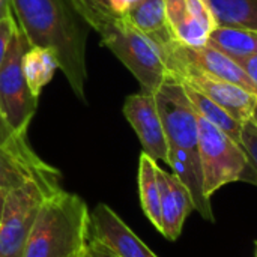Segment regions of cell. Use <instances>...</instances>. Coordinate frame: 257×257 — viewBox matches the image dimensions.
<instances>
[{
	"label": "cell",
	"mask_w": 257,
	"mask_h": 257,
	"mask_svg": "<svg viewBox=\"0 0 257 257\" xmlns=\"http://www.w3.org/2000/svg\"><path fill=\"white\" fill-rule=\"evenodd\" d=\"M164 3L176 41L187 45H206L217 21L205 0H164Z\"/></svg>",
	"instance_id": "cell-12"
},
{
	"label": "cell",
	"mask_w": 257,
	"mask_h": 257,
	"mask_svg": "<svg viewBox=\"0 0 257 257\" xmlns=\"http://www.w3.org/2000/svg\"><path fill=\"white\" fill-rule=\"evenodd\" d=\"M12 11L11 0H0V21Z\"/></svg>",
	"instance_id": "cell-28"
},
{
	"label": "cell",
	"mask_w": 257,
	"mask_h": 257,
	"mask_svg": "<svg viewBox=\"0 0 257 257\" xmlns=\"http://www.w3.org/2000/svg\"><path fill=\"white\" fill-rule=\"evenodd\" d=\"M199 155L203 193L208 199L224 185L241 181L248 166L244 148L202 116H199Z\"/></svg>",
	"instance_id": "cell-7"
},
{
	"label": "cell",
	"mask_w": 257,
	"mask_h": 257,
	"mask_svg": "<svg viewBox=\"0 0 257 257\" xmlns=\"http://www.w3.org/2000/svg\"><path fill=\"white\" fill-rule=\"evenodd\" d=\"M154 96L167 139V164L188 190L194 211L214 223L211 199L203 193V173L199 155V114L184 84L172 75L163 81Z\"/></svg>",
	"instance_id": "cell-2"
},
{
	"label": "cell",
	"mask_w": 257,
	"mask_h": 257,
	"mask_svg": "<svg viewBox=\"0 0 257 257\" xmlns=\"http://www.w3.org/2000/svg\"><path fill=\"white\" fill-rule=\"evenodd\" d=\"M18 27V23L15 20L14 12L11 11L2 21H0V66L9 51L12 38L15 35V30Z\"/></svg>",
	"instance_id": "cell-23"
},
{
	"label": "cell",
	"mask_w": 257,
	"mask_h": 257,
	"mask_svg": "<svg viewBox=\"0 0 257 257\" xmlns=\"http://www.w3.org/2000/svg\"><path fill=\"white\" fill-rule=\"evenodd\" d=\"M59 178V172L38 176L8 193L0 223V257H23L41 206L60 190Z\"/></svg>",
	"instance_id": "cell-5"
},
{
	"label": "cell",
	"mask_w": 257,
	"mask_h": 257,
	"mask_svg": "<svg viewBox=\"0 0 257 257\" xmlns=\"http://www.w3.org/2000/svg\"><path fill=\"white\" fill-rule=\"evenodd\" d=\"M89 239L87 203L60 188L41 206L23 257H84Z\"/></svg>",
	"instance_id": "cell-4"
},
{
	"label": "cell",
	"mask_w": 257,
	"mask_h": 257,
	"mask_svg": "<svg viewBox=\"0 0 257 257\" xmlns=\"http://www.w3.org/2000/svg\"><path fill=\"white\" fill-rule=\"evenodd\" d=\"M184 87H185V92H187L194 110L197 111V114L202 116L203 119H206L208 122H211L212 125H215L217 128H220L230 139H233L235 142H238L241 145V131H242L244 123L238 122L224 108H221L218 104L211 101L208 96H205L199 90H196L187 84H184Z\"/></svg>",
	"instance_id": "cell-20"
},
{
	"label": "cell",
	"mask_w": 257,
	"mask_h": 257,
	"mask_svg": "<svg viewBox=\"0 0 257 257\" xmlns=\"http://www.w3.org/2000/svg\"><path fill=\"white\" fill-rule=\"evenodd\" d=\"M123 116L136 131L143 152L155 161L167 163L169 146L154 93L140 90L125 99Z\"/></svg>",
	"instance_id": "cell-10"
},
{
	"label": "cell",
	"mask_w": 257,
	"mask_h": 257,
	"mask_svg": "<svg viewBox=\"0 0 257 257\" xmlns=\"http://www.w3.org/2000/svg\"><path fill=\"white\" fill-rule=\"evenodd\" d=\"M251 119H253V120L257 123V104H256V107H254V110H253V116H251Z\"/></svg>",
	"instance_id": "cell-29"
},
{
	"label": "cell",
	"mask_w": 257,
	"mask_h": 257,
	"mask_svg": "<svg viewBox=\"0 0 257 257\" xmlns=\"http://www.w3.org/2000/svg\"><path fill=\"white\" fill-rule=\"evenodd\" d=\"M59 69L56 54L44 47H29L23 56V72L33 96L39 98L42 89Z\"/></svg>",
	"instance_id": "cell-16"
},
{
	"label": "cell",
	"mask_w": 257,
	"mask_h": 257,
	"mask_svg": "<svg viewBox=\"0 0 257 257\" xmlns=\"http://www.w3.org/2000/svg\"><path fill=\"white\" fill-rule=\"evenodd\" d=\"M56 172L38 155H24L0 143V187L11 191L29 179Z\"/></svg>",
	"instance_id": "cell-14"
},
{
	"label": "cell",
	"mask_w": 257,
	"mask_h": 257,
	"mask_svg": "<svg viewBox=\"0 0 257 257\" xmlns=\"http://www.w3.org/2000/svg\"><path fill=\"white\" fill-rule=\"evenodd\" d=\"M0 143L9 149H14V151L21 152L24 155H36L32 151V148L29 146L27 139H20L18 136H15L14 131L5 122V119L2 117V114H0Z\"/></svg>",
	"instance_id": "cell-22"
},
{
	"label": "cell",
	"mask_w": 257,
	"mask_h": 257,
	"mask_svg": "<svg viewBox=\"0 0 257 257\" xmlns=\"http://www.w3.org/2000/svg\"><path fill=\"white\" fill-rule=\"evenodd\" d=\"M102 2H104V3H105V0H102Z\"/></svg>",
	"instance_id": "cell-30"
},
{
	"label": "cell",
	"mask_w": 257,
	"mask_h": 257,
	"mask_svg": "<svg viewBox=\"0 0 257 257\" xmlns=\"http://www.w3.org/2000/svg\"><path fill=\"white\" fill-rule=\"evenodd\" d=\"M83 23L137 78L142 90L155 93L170 75L160 50L125 15H117L102 0H68Z\"/></svg>",
	"instance_id": "cell-3"
},
{
	"label": "cell",
	"mask_w": 257,
	"mask_h": 257,
	"mask_svg": "<svg viewBox=\"0 0 257 257\" xmlns=\"http://www.w3.org/2000/svg\"><path fill=\"white\" fill-rule=\"evenodd\" d=\"M158 50L161 53L163 60L167 57L184 60L205 72H209L236 86H241L247 92L257 96V87L250 80V77L244 72V69L233 59L209 45H187L173 39L161 45Z\"/></svg>",
	"instance_id": "cell-9"
},
{
	"label": "cell",
	"mask_w": 257,
	"mask_h": 257,
	"mask_svg": "<svg viewBox=\"0 0 257 257\" xmlns=\"http://www.w3.org/2000/svg\"><path fill=\"white\" fill-rule=\"evenodd\" d=\"M90 236L119 257H158L105 203L90 212Z\"/></svg>",
	"instance_id": "cell-11"
},
{
	"label": "cell",
	"mask_w": 257,
	"mask_h": 257,
	"mask_svg": "<svg viewBox=\"0 0 257 257\" xmlns=\"http://www.w3.org/2000/svg\"><path fill=\"white\" fill-rule=\"evenodd\" d=\"M206 45L224 53L233 60L248 57L257 54V32L239 27L217 26L209 33Z\"/></svg>",
	"instance_id": "cell-18"
},
{
	"label": "cell",
	"mask_w": 257,
	"mask_h": 257,
	"mask_svg": "<svg viewBox=\"0 0 257 257\" xmlns=\"http://www.w3.org/2000/svg\"><path fill=\"white\" fill-rule=\"evenodd\" d=\"M125 17L157 48L176 39L169 26L164 0H140Z\"/></svg>",
	"instance_id": "cell-15"
},
{
	"label": "cell",
	"mask_w": 257,
	"mask_h": 257,
	"mask_svg": "<svg viewBox=\"0 0 257 257\" xmlns=\"http://www.w3.org/2000/svg\"><path fill=\"white\" fill-rule=\"evenodd\" d=\"M29 47L51 50L72 92L86 102V29L68 0H11Z\"/></svg>",
	"instance_id": "cell-1"
},
{
	"label": "cell",
	"mask_w": 257,
	"mask_h": 257,
	"mask_svg": "<svg viewBox=\"0 0 257 257\" xmlns=\"http://www.w3.org/2000/svg\"><path fill=\"white\" fill-rule=\"evenodd\" d=\"M217 26L257 32V0H205Z\"/></svg>",
	"instance_id": "cell-19"
},
{
	"label": "cell",
	"mask_w": 257,
	"mask_h": 257,
	"mask_svg": "<svg viewBox=\"0 0 257 257\" xmlns=\"http://www.w3.org/2000/svg\"><path fill=\"white\" fill-rule=\"evenodd\" d=\"M27 48V39L18 26L0 66V114L20 139H27L29 125L38 108V98L30 92L23 72V56Z\"/></svg>",
	"instance_id": "cell-6"
},
{
	"label": "cell",
	"mask_w": 257,
	"mask_h": 257,
	"mask_svg": "<svg viewBox=\"0 0 257 257\" xmlns=\"http://www.w3.org/2000/svg\"><path fill=\"white\" fill-rule=\"evenodd\" d=\"M161 205V235L169 241H176L184 229L187 217L194 211L193 199L184 184L161 167L157 169Z\"/></svg>",
	"instance_id": "cell-13"
},
{
	"label": "cell",
	"mask_w": 257,
	"mask_h": 257,
	"mask_svg": "<svg viewBox=\"0 0 257 257\" xmlns=\"http://www.w3.org/2000/svg\"><path fill=\"white\" fill-rule=\"evenodd\" d=\"M241 146L244 148L247 158H248V166L241 181L253 184L257 187V123L253 119H248L242 125Z\"/></svg>",
	"instance_id": "cell-21"
},
{
	"label": "cell",
	"mask_w": 257,
	"mask_h": 257,
	"mask_svg": "<svg viewBox=\"0 0 257 257\" xmlns=\"http://www.w3.org/2000/svg\"><path fill=\"white\" fill-rule=\"evenodd\" d=\"M84 257H119L114 251H111L107 245H104L102 242H99L98 239H93L90 236L89 242H87V248Z\"/></svg>",
	"instance_id": "cell-24"
},
{
	"label": "cell",
	"mask_w": 257,
	"mask_h": 257,
	"mask_svg": "<svg viewBox=\"0 0 257 257\" xmlns=\"http://www.w3.org/2000/svg\"><path fill=\"white\" fill-rule=\"evenodd\" d=\"M140 0H105L108 9L117 15H126Z\"/></svg>",
	"instance_id": "cell-26"
},
{
	"label": "cell",
	"mask_w": 257,
	"mask_h": 257,
	"mask_svg": "<svg viewBox=\"0 0 257 257\" xmlns=\"http://www.w3.org/2000/svg\"><path fill=\"white\" fill-rule=\"evenodd\" d=\"M8 193H9V190L0 187V223H2V218H3V212H5V206H6Z\"/></svg>",
	"instance_id": "cell-27"
},
{
	"label": "cell",
	"mask_w": 257,
	"mask_h": 257,
	"mask_svg": "<svg viewBox=\"0 0 257 257\" xmlns=\"http://www.w3.org/2000/svg\"><path fill=\"white\" fill-rule=\"evenodd\" d=\"M235 62L244 69V72L250 77V80L254 83V86L257 87V54L236 59Z\"/></svg>",
	"instance_id": "cell-25"
},
{
	"label": "cell",
	"mask_w": 257,
	"mask_h": 257,
	"mask_svg": "<svg viewBox=\"0 0 257 257\" xmlns=\"http://www.w3.org/2000/svg\"><path fill=\"white\" fill-rule=\"evenodd\" d=\"M164 63L172 77L208 96L238 122L245 123L248 119H251L253 110L257 104L256 95L227 80L205 72L184 60L167 57L164 59Z\"/></svg>",
	"instance_id": "cell-8"
},
{
	"label": "cell",
	"mask_w": 257,
	"mask_h": 257,
	"mask_svg": "<svg viewBox=\"0 0 257 257\" xmlns=\"http://www.w3.org/2000/svg\"><path fill=\"white\" fill-rule=\"evenodd\" d=\"M158 164L149 155L142 152L139 160V193L140 203L148 220L161 232V205H160V185L157 178Z\"/></svg>",
	"instance_id": "cell-17"
}]
</instances>
